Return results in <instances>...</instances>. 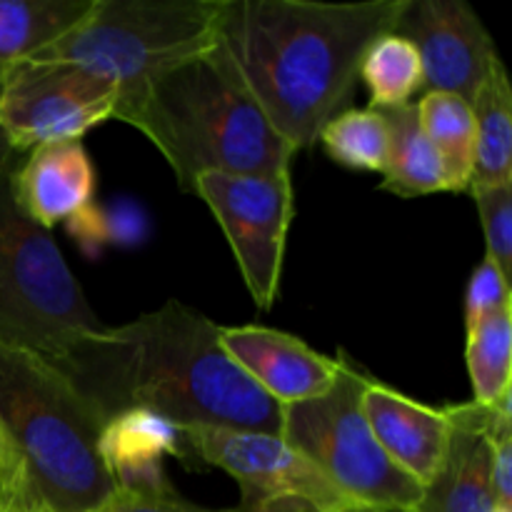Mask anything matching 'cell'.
Wrapping results in <instances>:
<instances>
[{"instance_id":"1","label":"cell","mask_w":512,"mask_h":512,"mask_svg":"<svg viewBox=\"0 0 512 512\" xmlns=\"http://www.w3.org/2000/svg\"><path fill=\"white\" fill-rule=\"evenodd\" d=\"M403 3L220 0L210 55L298 153L343 113L365 50L393 33Z\"/></svg>"},{"instance_id":"15","label":"cell","mask_w":512,"mask_h":512,"mask_svg":"<svg viewBox=\"0 0 512 512\" xmlns=\"http://www.w3.org/2000/svg\"><path fill=\"white\" fill-rule=\"evenodd\" d=\"M15 203L40 228L83 218L95 195V170L83 140H60L30 150L10 175Z\"/></svg>"},{"instance_id":"6","label":"cell","mask_w":512,"mask_h":512,"mask_svg":"<svg viewBox=\"0 0 512 512\" xmlns=\"http://www.w3.org/2000/svg\"><path fill=\"white\" fill-rule=\"evenodd\" d=\"M218 10L220 0H95L73 30L30 60L78 65L113 83L118 118L148 80L213 50Z\"/></svg>"},{"instance_id":"22","label":"cell","mask_w":512,"mask_h":512,"mask_svg":"<svg viewBox=\"0 0 512 512\" xmlns=\"http://www.w3.org/2000/svg\"><path fill=\"white\" fill-rule=\"evenodd\" d=\"M358 80L370 90V108H398L413 103V95L425 85L423 63L410 40L385 33L365 50Z\"/></svg>"},{"instance_id":"18","label":"cell","mask_w":512,"mask_h":512,"mask_svg":"<svg viewBox=\"0 0 512 512\" xmlns=\"http://www.w3.org/2000/svg\"><path fill=\"white\" fill-rule=\"evenodd\" d=\"M388 125V160H385L380 190L398 198H420V195L443 193L445 175L433 145L420 128L415 103L398 108H375Z\"/></svg>"},{"instance_id":"16","label":"cell","mask_w":512,"mask_h":512,"mask_svg":"<svg viewBox=\"0 0 512 512\" xmlns=\"http://www.w3.org/2000/svg\"><path fill=\"white\" fill-rule=\"evenodd\" d=\"M100 455L120 493L158 495L173 490L165 478L163 460L185 458L178 425L150 410H123L105 423L100 435Z\"/></svg>"},{"instance_id":"9","label":"cell","mask_w":512,"mask_h":512,"mask_svg":"<svg viewBox=\"0 0 512 512\" xmlns=\"http://www.w3.org/2000/svg\"><path fill=\"white\" fill-rule=\"evenodd\" d=\"M193 193L223 228L253 303L260 310L273 308L295 215L293 173H203Z\"/></svg>"},{"instance_id":"17","label":"cell","mask_w":512,"mask_h":512,"mask_svg":"<svg viewBox=\"0 0 512 512\" xmlns=\"http://www.w3.org/2000/svg\"><path fill=\"white\" fill-rule=\"evenodd\" d=\"M95 0H0V85L25 60L73 30Z\"/></svg>"},{"instance_id":"20","label":"cell","mask_w":512,"mask_h":512,"mask_svg":"<svg viewBox=\"0 0 512 512\" xmlns=\"http://www.w3.org/2000/svg\"><path fill=\"white\" fill-rule=\"evenodd\" d=\"M425 138L433 145L445 175V190L465 193L475 165V115L473 105L460 95L425 90L415 103Z\"/></svg>"},{"instance_id":"25","label":"cell","mask_w":512,"mask_h":512,"mask_svg":"<svg viewBox=\"0 0 512 512\" xmlns=\"http://www.w3.org/2000/svg\"><path fill=\"white\" fill-rule=\"evenodd\" d=\"M505 305H512L510 280L485 255L483 263L470 275L468 290H465V330L475 328L485 315L495 313Z\"/></svg>"},{"instance_id":"2","label":"cell","mask_w":512,"mask_h":512,"mask_svg":"<svg viewBox=\"0 0 512 512\" xmlns=\"http://www.w3.org/2000/svg\"><path fill=\"white\" fill-rule=\"evenodd\" d=\"M65 378L105 420L140 408L178 428L280 435L283 425V408L223 350L220 325L175 298L118 328L108 325Z\"/></svg>"},{"instance_id":"12","label":"cell","mask_w":512,"mask_h":512,"mask_svg":"<svg viewBox=\"0 0 512 512\" xmlns=\"http://www.w3.org/2000/svg\"><path fill=\"white\" fill-rule=\"evenodd\" d=\"M220 345L280 408L328 393L338 375V358L318 353L283 330L263 325L220 328Z\"/></svg>"},{"instance_id":"28","label":"cell","mask_w":512,"mask_h":512,"mask_svg":"<svg viewBox=\"0 0 512 512\" xmlns=\"http://www.w3.org/2000/svg\"><path fill=\"white\" fill-rule=\"evenodd\" d=\"M493 512H512V510H505V508H498V505H495V508H493Z\"/></svg>"},{"instance_id":"23","label":"cell","mask_w":512,"mask_h":512,"mask_svg":"<svg viewBox=\"0 0 512 512\" xmlns=\"http://www.w3.org/2000/svg\"><path fill=\"white\" fill-rule=\"evenodd\" d=\"M318 140L325 153L338 165L350 170H375L383 173L388 160V125L380 110L348 108L335 115L320 130Z\"/></svg>"},{"instance_id":"5","label":"cell","mask_w":512,"mask_h":512,"mask_svg":"<svg viewBox=\"0 0 512 512\" xmlns=\"http://www.w3.org/2000/svg\"><path fill=\"white\" fill-rule=\"evenodd\" d=\"M0 168V340L68 373L108 330L90 308L53 233L15 203Z\"/></svg>"},{"instance_id":"26","label":"cell","mask_w":512,"mask_h":512,"mask_svg":"<svg viewBox=\"0 0 512 512\" xmlns=\"http://www.w3.org/2000/svg\"><path fill=\"white\" fill-rule=\"evenodd\" d=\"M100 512H243V510H210L203 505H195L190 500L180 498L178 493L168 490V493L158 495H135V493H115L110 503Z\"/></svg>"},{"instance_id":"8","label":"cell","mask_w":512,"mask_h":512,"mask_svg":"<svg viewBox=\"0 0 512 512\" xmlns=\"http://www.w3.org/2000/svg\"><path fill=\"white\" fill-rule=\"evenodd\" d=\"M185 458L220 468L238 483L243 512H328L353 503L280 435L188 425Z\"/></svg>"},{"instance_id":"19","label":"cell","mask_w":512,"mask_h":512,"mask_svg":"<svg viewBox=\"0 0 512 512\" xmlns=\"http://www.w3.org/2000/svg\"><path fill=\"white\" fill-rule=\"evenodd\" d=\"M475 115V165L470 188L475 185L512 183V90L503 60L493 65L473 100ZM468 188V190H470Z\"/></svg>"},{"instance_id":"3","label":"cell","mask_w":512,"mask_h":512,"mask_svg":"<svg viewBox=\"0 0 512 512\" xmlns=\"http://www.w3.org/2000/svg\"><path fill=\"white\" fill-rule=\"evenodd\" d=\"M105 423L53 363L0 340V510H103L118 493L100 455Z\"/></svg>"},{"instance_id":"14","label":"cell","mask_w":512,"mask_h":512,"mask_svg":"<svg viewBox=\"0 0 512 512\" xmlns=\"http://www.w3.org/2000/svg\"><path fill=\"white\" fill-rule=\"evenodd\" d=\"M450 443L438 475L423 488L410 512H493L490 488V428L493 408L478 403L445 405Z\"/></svg>"},{"instance_id":"4","label":"cell","mask_w":512,"mask_h":512,"mask_svg":"<svg viewBox=\"0 0 512 512\" xmlns=\"http://www.w3.org/2000/svg\"><path fill=\"white\" fill-rule=\"evenodd\" d=\"M115 120L133 125L163 153L180 190L203 173H290L295 150L258 105L203 53L148 80Z\"/></svg>"},{"instance_id":"24","label":"cell","mask_w":512,"mask_h":512,"mask_svg":"<svg viewBox=\"0 0 512 512\" xmlns=\"http://www.w3.org/2000/svg\"><path fill=\"white\" fill-rule=\"evenodd\" d=\"M470 195L478 208L485 233L488 258L510 280L512 275V183L510 185H475Z\"/></svg>"},{"instance_id":"7","label":"cell","mask_w":512,"mask_h":512,"mask_svg":"<svg viewBox=\"0 0 512 512\" xmlns=\"http://www.w3.org/2000/svg\"><path fill=\"white\" fill-rule=\"evenodd\" d=\"M338 375L328 393L283 405L280 438L303 453L353 503L413 510L423 485L405 475L375 440L363 413L370 375L338 350Z\"/></svg>"},{"instance_id":"27","label":"cell","mask_w":512,"mask_h":512,"mask_svg":"<svg viewBox=\"0 0 512 512\" xmlns=\"http://www.w3.org/2000/svg\"><path fill=\"white\" fill-rule=\"evenodd\" d=\"M328 512H410L400 508H383V505H365V503H345L340 508L328 510Z\"/></svg>"},{"instance_id":"21","label":"cell","mask_w":512,"mask_h":512,"mask_svg":"<svg viewBox=\"0 0 512 512\" xmlns=\"http://www.w3.org/2000/svg\"><path fill=\"white\" fill-rule=\"evenodd\" d=\"M465 365L473 385V403L493 408L512 390V305L485 315L468 330Z\"/></svg>"},{"instance_id":"29","label":"cell","mask_w":512,"mask_h":512,"mask_svg":"<svg viewBox=\"0 0 512 512\" xmlns=\"http://www.w3.org/2000/svg\"><path fill=\"white\" fill-rule=\"evenodd\" d=\"M0 512H3V510H0Z\"/></svg>"},{"instance_id":"11","label":"cell","mask_w":512,"mask_h":512,"mask_svg":"<svg viewBox=\"0 0 512 512\" xmlns=\"http://www.w3.org/2000/svg\"><path fill=\"white\" fill-rule=\"evenodd\" d=\"M393 33L418 50L423 88L460 95L470 105L500 60L493 35L465 0H405Z\"/></svg>"},{"instance_id":"13","label":"cell","mask_w":512,"mask_h":512,"mask_svg":"<svg viewBox=\"0 0 512 512\" xmlns=\"http://www.w3.org/2000/svg\"><path fill=\"white\" fill-rule=\"evenodd\" d=\"M363 413L383 453L418 485L438 475L450 443V420L443 408L408 398L370 375L363 388Z\"/></svg>"},{"instance_id":"10","label":"cell","mask_w":512,"mask_h":512,"mask_svg":"<svg viewBox=\"0 0 512 512\" xmlns=\"http://www.w3.org/2000/svg\"><path fill=\"white\" fill-rule=\"evenodd\" d=\"M120 90L68 63L25 60L0 85V135L13 150L80 140L115 118Z\"/></svg>"}]
</instances>
